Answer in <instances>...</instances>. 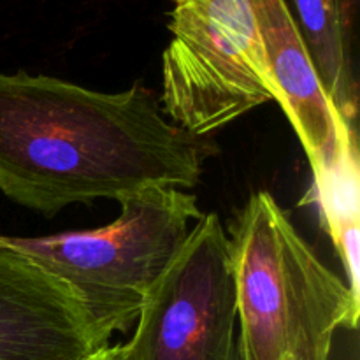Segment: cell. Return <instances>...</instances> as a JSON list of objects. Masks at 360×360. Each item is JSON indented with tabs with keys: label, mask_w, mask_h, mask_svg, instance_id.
Listing matches in <instances>:
<instances>
[{
	"label": "cell",
	"mask_w": 360,
	"mask_h": 360,
	"mask_svg": "<svg viewBox=\"0 0 360 360\" xmlns=\"http://www.w3.org/2000/svg\"><path fill=\"white\" fill-rule=\"evenodd\" d=\"M90 360H123L122 352H120V345H116V347L104 348V350L98 352V354L95 355V357H91Z\"/></svg>",
	"instance_id": "obj_10"
},
{
	"label": "cell",
	"mask_w": 360,
	"mask_h": 360,
	"mask_svg": "<svg viewBox=\"0 0 360 360\" xmlns=\"http://www.w3.org/2000/svg\"><path fill=\"white\" fill-rule=\"evenodd\" d=\"M118 202L120 217L105 227L7 238L76 292L105 340L132 327L148 292L202 217L197 197L176 186H148Z\"/></svg>",
	"instance_id": "obj_3"
},
{
	"label": "cell",
	"mask_w": 360,
	"mask_h": 360,
	"mask_svg": "<svg viewBox=\"0 0 360 360\" xmlns=\"http://www.w3.org/2000/svg\"><path fill=\"white\" fill-rule=\"evenodd\" d=\"M248 2L259 28L274 101L294 127L315 178L329 171L357 137L355 127L327 97L287 0Z\"/></svg>",
	"instance_id": "obj_7"
},
{
	"label": "cell",
	"mask_w": 360,
	"mask_h": 360,
	"mask_svg": "<svg viewBox=\"0 0 360 360\" xmlns=\"http://www.w3.org/2000/svg\"><path fill=\"white\" fill-rule=\"evenodd\" d=\"M108 347L76 292L0 236V360H90Z\"/></svg>",
	"instance_id": "obj_6"
},
{
	"label": "cell",
	"mask_w": 360,
	"mask_h": 360,
	"mask_svg": "<svg viewBox=\"0 0 360 360\" xmlns=\"http://www.w3.org/2000/svg\"><path fill=\"white\" fill-rule=\"evenodd\" d=\"M243 360H330L338 329H355L360 301L319 259L266 190L231 224Z\"/></svg>",
	"instance_id": "obj_2"
},
{
	"label": "cell",
	"mask_w": 360,
	"mask_h": 360,
	"mask_svg": "<svg viewBox=\"0 0 360 360\" xmlns=\"http://www.w3.org/2000/svg\"><path fill=\"white\" fill-rule=\"evenodd\" d=\"M120 352L123 360H243L232 246L217 213L190 229Z\"/></svg>",
	"instance_id": "obj_5"
},
{
	"label": "cell",
	"mask_w": 360,
	"mask_h": 360,
	"mask_svg": "<svg viewBox=\"0 0 360 360\" xmlns=\"http://www.w3.org/2000/svg\"><path fill=\"white\" fill-rule=\"evenodd\" d=\"M359 148L357 137L323 174L315 176V199L327 234L347 271V285L360 301L359 281Z\"/></svg>",
	"instance_id": "obj_9"
},
{
	"label": "cell",
	"mask_w": 360,
	"mask_h": 360,
	"mask_svg": "<svg viewBox=\"0 0 360 360\" xmlns=\"http://www.w3.org/2000/svg\"><path fill=\"white\" fill-rule=\"evenodd\" d=\"M162 56L164 115L197 137L274 101L248 0H172Z\"/></svg>",
	"instance_id": "obj_4"
},
{
	"label": "cell",
	"mask_w": 360,
	"mask_h": 360,
	"mask_svg": "<svg viewBox=\"0 0 360 360\" xmlns=\"http://www.w3.org/2000/svg\"><path fill=\"white\" fill-rule=\"evenodd\" d=\"M322 86L336 111L355 123L359 111V79L354 65V35L345 0H290Z\"/></svg>",
	"instance_id": "obj_8"
},
{
	"label": "cell",
	"mask_w": 360,
	"mask_h": 360,
	"mask_svg": "<svg viewBox=\"0 0 360 360\" xmlns=\"http://www.w3.org/2000/svg\"><path fill=\"white\" fill-rule=\"evenodd\" d=\"M214 153L141 83L104 94L25 70L0 74V192L48 218L148 186L193 188Z\"/></svg>",
	"instance_id": "obj_1"
}]
</instances>
